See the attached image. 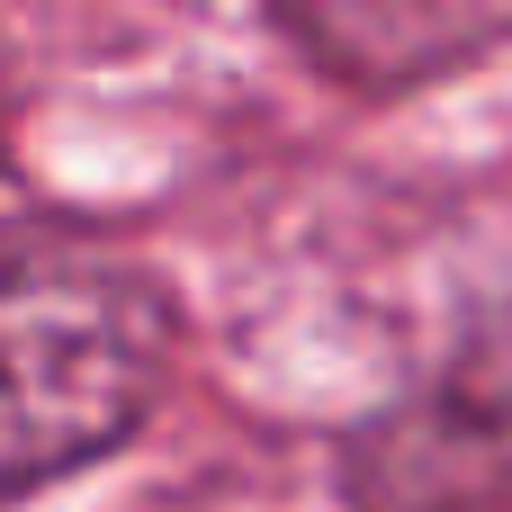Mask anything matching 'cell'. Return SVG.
Segmentation results:
<instances>
[{
  "label": "cell",
  "instance_id": "cell-1",
  "mask_svg": "<svg viewBox=\"0 0 512 512\" xmlns=\"http://www.w3.org/2000/svg\"><path fill=\"white\" fill-rule=\"evenodd\" d=\"M171 378V297L90 234L0 216V504L135 441Z\"/></svg>",
  "mask_w": 512,
  "mask_h": 512
},
{
  "label": "cell",
  "instance_id": "cell-2",
  "mask_svg": "<svg viewBox=\"0 0 512 512\" xmlns=\"http://www.w3.org/2000/svg\"><path fill=\"white\" fill-rule=\"evenodd\" d=\"M342 495L351 512H512V324L468 333L342 432Z\"/></svg>",
  "mask_w": 512,
  "mask_h": 512
},
{
  "label": "cell",
  "instance_id": "cell-3",
  "mask_svg": "<svg viewBox=\"0 0 512 512\" xmlns=\"http://www.w3.org/2000/svg\"><path fill=\"white\" fill-rule=\"evenodd\" d=\"M0 108H9V54H0Z\"/></svg>",
  "mask_w": 512,
  "mask_h": 512
}]
</instances>
